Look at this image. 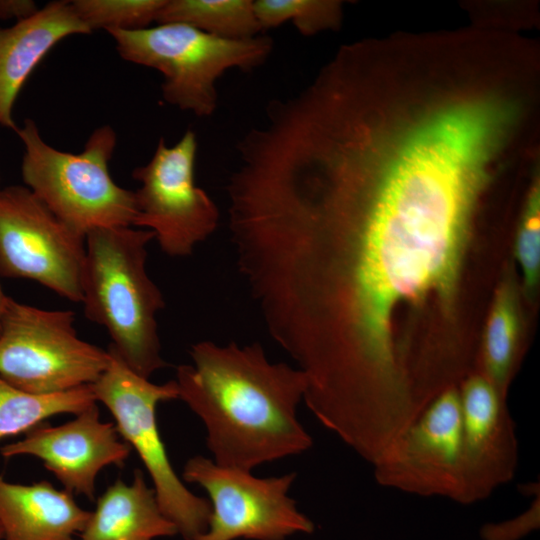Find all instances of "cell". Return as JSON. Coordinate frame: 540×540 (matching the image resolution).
I'll use <instances>...</instances> for the list:
<instances>
[{
    "mask_svg": "<svg viewBox=\"0 0 540 540\" xmlns=\"http://www.w3.org/2000/svg\"><path fill=\"white\" fill-rule=\"evenodd\" d=\"M190 356L176 370L178 399L202 420L215 463L251 472L312 447L297 418L307 388L300 369L270 362L257 342L200 341Z\"/></svg>",
    "mask_w": 540,
    "mask_h": 540,
    "instance_id": "obj_1",
    "label": "cell"
},
{
    "mask_svg": "<svg viewBox=\"0 0 540 540\" xmlns=\"http://www.w3.org/2000/svg\"><path fill=\"white\" fill-rule=\"evenodd\" d=\"M154 237L150 230L131 226L90 230L82 281L86 317L107 330L109 347L147 379L167 366L156 319L165 302L146 271L147 245Z\"/></svg>",
    "mask_w": 540,
    "mask_h": 540,
    "instance_id": "obj_2",
    "label": "cell"
},
{
    "mask_svg": "<svg viewBox=\"0 0 540 540\" xmlns=\"http://www.w3.org/2000/svg\"><path fill=\"white\" fill-rule=\"evenodd\" d=\"M15 132L25 148L24 183L72 230L85 237L95 228L133 225L135 194L118 186L108 168L116 146L110 126L96 129L79 154L48 145L31 119Z\"/></svg>",
    "mask_w": 540,
    "mask_h": 540,
    "instance_id": "obj_3",
    "label": "cell"
},
{
    "mask_svg": "<svg viewBox=\"0 0 540 540\" xmlns=\"http://www.w3.org/2000/svg\"><path fill=\"white\" fill-rule=\"evenodd\" d=\"M123 59L160 71L163 99L197 117L213 115L217 80L229 69L253 70L273 51L268 36L217 37L181 23L136 30L109 29Z\"/></svg>",
    "mask_w": 540,
    "mask_h": 540,
    "instance_id": "obj_4",
    "label": "cell"
},
{
    "mask_svg": "<svg viewBox=\"0 0 540 540\" xmlns=\"http://www.w3.org/2000/svg\"><path fill=\"white\" fill-rule=\"evenodd\" d=\"M108 352V365L92 384L96 400L110 411L120 436L139 456L164 515L184 540H194L207 530L211 505L192 493L176 474L156 418L159 403L178 399L177 383H152L132 371L111 347Z\"/></svg>",
    "mask_w": 540,
    "mask_h": 540,
    "instance_id": "obj_5",
    "label": "cell"
},
{
    "mask_svg": "<svg viewBox=\"0 0 540 540\" xmlns=\"http://www.w3.org/2000/svg\"><path fill=\"white\" fill-rule=\"evenodd\" d=\"M70 310H45L7 296L0 333V377L38 395L55 394L97 381L108 350L80 339Z\"/></svg>",
    "mask_w": 540,
    "mask_h": 540,
    "instance_id": "obj_6",
    "label": "cell"
},
{
    "mask_svg": "<svg viewBox=\"0 0 540 540\" xmlns=\"http://www.w3.org/2000/svg\"><path fill=\"white\" fill-rule=\"evenodd\" d=\"M197 148L192 130L173 146L160 139L151 160L132 173L141 184L134 192L133 225L152 231L161 250L171 257L191 255L219 223L217 205L195 185Z\"/></svg>",
    "mask_w": 540,
    "mask_h": 540,
    "instance_id": "obj_7",
    "label": "cell"
},
{
    "mask_svg": "<svg viewBox=\"0 0 540 540\" xmlns=\"http://www.w3.org/2000/svg\"><path fill=\"white\" fill-rule=\"evenodd\" d=\"M85 257V237L30 189H0V276L32 280L81 303Z\"/></svg>",
    "mask_w": 540,
    "mask_h": 540,
    "instance_id": "obj_8",
    "label": "cell"
},
{
    "mask_svg": "<svg viewBox=\"0 0 540 540\" xmlns=\"http://www.w3.org/2000/svg\"><path fill=\"white\" fill-rule=\"evenodd\" d=\"M182 476L201 486L210 499L207 530L194 540H285L314 531V523L288 495L295 472L259 478L196 455L186 462Z\"/></svg>",
    "mask_w": 540,
    "mask_h": 540,
    "instance_id": "obj_9",
    "label": "cell"
},
{
    "mask_svg": "<svg viewBox=\"0 0 540 540\" xmlns=\"http://www.w3.org/2000/svg\"><path fill=\"white\" fill-rule=\"evenodd\" d=\"M371 466L384 488L464 505L458 387L434 397Z\"/></svg>",
    "mask_w": 540,
    "mask_h": 540,
    "instance_id": "obj_10",
    "label": "cell"
},
{
    "mask_svg": "<svg viewBox=\"0 0 540 540\" xmlns=\"http://www.w3.org/2000/svg\"><path fill=\"white\" fill-rule=\"evenodd\" d=\"M130 452L116 425L101 420L97 404L62 425L43 422L21 440L0 448L4 458L29 455L40 459L65 490L89 500L95 498L99 472L110 465L122 467Z\"/></svg>",
    "mask_w": 540,
    "mask_h": 540,
    "instance_id": "obj_11",
    "label": "cell"
},
{
    "mask_svg": "<svg viewBox=\"0 0 540 540\" xmlns=\"http://www.w3.org/2000/svg\"><path fill=\"white\" fill-rule=\"evenodd\" d=\"M461 408L464 505L491 496L513 480L519 460L516 425L506 396L481 373L457 386Z\"/></svg>",
    "mask_w": 540,
    "mask_h": 540,
    "instance_id": "obj_12",
    "label": "cell"
},
{
    "mask_svg": "<svg viewBox=\"0 0 540 540\" xmlns=\"http://www.w3.org/2000/svg\"><path fill=\"white\" fill-rule=\"evenodd\" d=\"M90 32L67 1L50 2L13 26L0 27V126L17 130L13 119L16 98L50 49L69 35Z\"/></svg>",
    "mask_w": 540,
    "mask_h": 540,
    "instance_id": "obj_13",
    "label": "cell"
},
{
    "mask_svg": "<svg viewBox=\"0 0 540 540\" xmlns=\"http://www.w3.org/2000/svg\"><path fill=\"white\" fill-rule=\"evenodd\" d=\"M73 496L48 481L17 484L0 474L3 540H79L91 512Z\"/></svg>",
    "mask_w": 540,
    "mask_h": 540,
    "instance_id": "obj_14",
    "label": "cell"
},
{
    "mask_svg": "<svg viewBox=\"0 0 540 540\" xmlns=\"http://www.w3.org/2000/svg\"><path fill=\"white\" fill-rule=\"evenodd\" d=\"M177 534L143 471L136 469L130 484L117 479L98 497L79 540H154Z\"/></svg>",
    "mask_w": 540,
    "mask_h": 540,
    "instance_id": "obj_15",
    "label": "cell"
},
{
    "mask_svg": "<svg viewBox=\"0 0 540 540\" xmlns=\"http://www.w3.org/2000/svg\"><path fill=\"white\" fill-rule=\"evenodd\" d=\"M522 352L517 287L506 277L495 292L473 370L507 397Z\"/></svg>",
    "mask_w": 540,
    "mask_h": 540,
    "instance_id": "obj_16",
    "label": "cell"
},
{
    "mask_svg": "<svg viewBox=\"0 0 540 540\" xmlns=\"http://www.w3.org/2000/svg\"><path fill=\"white\" fill-rule=\"evenodd\" d=\"M97 404L92 384L69 391L38 395L22 391L0 377V440L26 433L46 419L79 414Z\"/></svg>",
    "mask_w": 540,
    "mask_h": 540,
    "instance_id": "obj_17",
    "label": "cell"
},
{
    "mask_svg": "<svg viewBox=\"0 0 540 540\" xmlns=\"http://www.w3.org/2000/svg\"><path fill=\"white\" fill-rule=\"evenodd\" d=\"M156 21L181 23L226 39H249L261 31L253 0H166Z\"/></svg>",
    "mask_w": 540,
    "mask_h": 540,
    "instance_id": "obj_18",
    "label": "cell"
},
{
    "mask_svg": "<svg viewBox=\"0 0 540 540\" xmlns=\"http://www.w3.org/2000/svg\"><path fill=\"white\" fill-rule=\"evenodd\" d=\"M254 12L261 31L292 22L299 33L312 36L335 30L342 22V4L328 0H255Z\"/></svg>",
    "mask_w": 540,
    "mask_h": 540,
    "instance_id": "obj_19",
    "label": "cell"
},
{
    "mask_svg": "<svg viewBox=\"0 0 540 540\" xmlns=\"http://www.w3.org/2000/svg\"><path fill=\"white\" fill-rule=\"evenodd\" d=\"M166 0H76L72 5L92 31L97 28L136 30L146 28Z\"/></svg>",
    "mask_w": 540,
    "mask_h": 540,
    "instance_id": "obj_20",
    "label": "cell"
},
{
    "mask_svg": "<svg viewBox=\"0 0 540 540\" xmlns=\"http://www.w3.org/2000/svg\"><path fill=\"white\" fill-rule=\"evenodd\" d=\"M514 254L526 294H533L540 278V181L534 178L527 191L515 237Z\"/></svg>",
    "mask_w": 540,
    "mask_h": 540,
    "instance_id": "obj_21",
    "label": "cell"
},
{
    "mask_svg": "<svg viewBox=\"0 0 540 540\" xmlns=\"http://www.w3.org/2000/svg\"><path fill=\"white\" fill-rule=\"evenodd\" d=\"M539 522L540 492L533 495L529 507L523 513L504 522L486 524L480 534L483 540H519L538 529Z\"/></svg>",
    "mask_w": 540,
    "mask_h": 540,
    "instance_id": "obj_22",
    "label": "cell"
},
{
    "mask_svg": "<svg viewBox=\"0 0 540 540\" xmlns=\"http://www.w3.org/2000/svg\"><path fill=\"white\" fill-rule=\"evenodd\" d=\"M38 10L32 1L0 0V19L15 18L17 21Z\"/></svg>",
    "mask_w": 540,
    "mask_h": 540,
    "instance_id": "obj_23",
    "label": "cell"
},
{
    "mask_svg": "<svg viewBox=\"0 0 540 540\" xmlns=\"http://www.w3.org/2000/svg\"><path fill=\"white\" fill-rule=\"evenodd\" d=\"M6 298H7V295L4 294L1 284H0V333H1L2 313H3V308H4Z\"/></svg>",
    "mask_w": 540,
    "mask_h": 540,
    "instance_id": "obj_24",
    "label": "cell"
},
{
    "mask_svg": "<svg viewBox=\"0 0 540 540\" xmlns=\"http://www.w3.org/2000/svg\"><path fill=\"white\" fill-rule=\"evenodd\" d=\"M3 538H4V533H3L2 525L0 523V540H3Z\"/></svg>",
    "mask_w": 540,
    "mask_h": 540,
    "instance_id": "obj_25",
    "label": "cell"
}]
</instances>
